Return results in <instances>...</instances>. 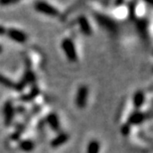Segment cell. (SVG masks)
Returning <instances> with one entry per match:
<instances>
[{
  "instance_id": "obj_3",
  "label": "cell",
  "mask_w": 153,
  "mask_h": 153,
  "mask_svg": "<svg viewBox=\"0 0 153 153\" xmlns=\"http://www.w3.org/2000/svg\"><path fill=\"white\" fill-rule=\"evenodd\" d=\"M34 8L36 11L40 12V13L49 15V16H57L59 15V11L57 10V8H55L53 5L49 4L46 1H37L35 2Z\"/></svg>"
},
{
  "instance_id": "obj_1",
  "label": "cell",
  "mask_w": 153,
  "mask_h": 153,
  "mask_svg": "<svg viewBox=\"0 0 153 153\" xmlns=\"http://www.w3.org/2000/svg\"><path fill=\"white\" fill-rule=\"evenodd\" d=\"M61 47H62L64 53H65L66 57L68 58L69 61L76 62V61L78 60V53H76V46L72 39H70V38L63 39L62 43H61Z\"/></svg>"
},
{
  "instance_id": "obj_16",
  "label": "cell",
  "mask_w": 153,
  "mask_h": 153,
  "mask_svg": "<svg viewBox=\"0 0 153 153\" xmlns=\"http://www.w3.org/2000/svg\"><path fill=\"white\" fill-rule=\"evenodd\" d=\"M38 94H39V88L37 87H35L29 94H27L21 97V100H24V102H30V100H32L33 99H35Z\"/></svg>"
},
{
  "instance_id": "obj_6",
  "label": "cell",
  "mask_w": 153,
  "mask_h": 153,
  "mask_svg": "<svg viewBox=\"0 0 153 153\" xmlns=\"http://www.w3.org/2000/svg\"><path fill=\"white\" fill-rule=\"evenodd\" d=\"M35 81V75L33 74L31 71H27L25 73V75L23 76V78L21 79L20 82H16V87H15V90L18 91H23L24 88H26V85H28L29 84H31Z\"/></svg>"
},
{
  "instance_id": "obj_18",
  "label": "cell",
  "mask_w": 153,
  "mask_h": 153,
  "mask_svg": "<svg viewBox=\"0 0 153 153\" xmlns=\"http://www.w3.org/2000/svg\"><path fill=\"white\" fill-rule=\"evenodd\" d=\"M17 1H4V0H1L0 1V4L1 5H10V4H14L16 3Z\"/></svg>"
},
{
  "instance_id": "obj_17",
  "label": "cell",
  "mask_w": 153,
  "mask_h": 153,
  "mask_svg": "<svg viewBox=\"0 0 153 153\" xmlns=\"http://www.w3.org/2000/svg\"><path fill=\"white\" fill-rule=\"evenodd\" d=\"M120 131H121V133L123 134V135H125V136L128 135L129 132H130V125H128L127 123L123 124V125H122Z\"/></svg>"
},
{
  "instance_id": "obj_8",
  "label": "cell",
  "mask_w": 153,
  "mask_h": 153,
  "mask_svg": "<svg viewBox=\"0 0 153 153\" xmlns=\"http://www.w3.org/2000/svg\"><path fill=\"white\" fill-rule=\"evenodd\" d=\"M144 120H145V114L137 109V111L131 112L130 115L128 116L127 124L130 125V126L131 125H138L141 124Z\"/></svg>"
},
{
  "instance_id": "obj_15",
  "label": "cell",
  "mask_w": 153,
  "mask_h": 153,
  "mask_svg": "<svg viewBox=\"0 0 153 153\" xmlns=\"http://www.w3.org/2000/svg\"><path fill=\"white\" fill-rule=\"evenodd\" d=\"M0 85H4L5 88H13V90H15V87H16V82H14L13 81L9 79L8 78H6L5 76L1 74H0Z\"/></svg>"
},
{
  "instance_id": "obj_19",
  "label": "cell",
  "mask_w": 153,
  "mask_h": 153,
  "mask_svg": "<svg viewBox=\"0 0 153 153\" xmlns=\"http://www.w3.org/2000/svg\"><path fill=\"white\" fill-rule=\"evenodd\" d=\"M1 52H2V47L0 46V53H1Z\"/></svg>"
},
{
  "instance_id": "obj_13",
  "label": "cell",
  "mask_w": 153,
  "mask_h": 153,
  "mask_svg": "<svg viewBox=\"0 0 153 153\" xmlns=\"http://www.w3.org/2000/svg\"><path fill=\"white\" fill-rule=\"evenodd\" d=\"M35 148V143L30 139H24L19 142V149L23 152H31Z\"/></svg>"
},
{
  "instance_id": "obj_11",
  "label": "cell",
  "mask_w": 153,
  "mask_h": 153,
  "mask_svg": "<svg viewBox=\"0 0 153 153\" xmlns=\"http://www.w3.org/2000/svg\"><path fill=\"white\" fill-rule=\"evenodd\" d=\"M69 138H70V136H69L68 133L61 132V133L58 134V135L55 137L53 140H52L51 146H52V147H54V148L60 147V146H62L63 144H65V143L69 140Z\"/></svg>"
},
{
  "instance_id": "obj_2",
  "label": "cell",
  "mask_w": 153,
  "mask_h": 153,
  "mask_svg": "<svg viewBox=\"0 0 153 153\" xmlns=\"http://www.w3.org/2000/svg\"><path fill=\"white\" fill-rule=\"evenodd\" d=\"M96 20L100 23V25L106 29L108 31L111 33H116L118 30L117 24L115 23L114 20H112L111 18L108 17L106 15L102 14H97L96 15Z\"/></svg>"
},
{
  "instance_id": "obj_12",
  "label": "cell",
  "mask_w": 153,
  "mask_h": 153,
  "mask_svg": "<svg viewBox=\"0 0 153 153\" xmlns=\"http://www.w3.org/2000/svg\"><path fill=\"white\" fill-rule=\"evenodd\" d=\"M133 105L135 108H140L141 106L143 105V103L145 102V94L143 93L142 91H135V94H134L133 96Z\"/></svg>"
},
{
  "instance_id": "obj_4",
  "label": "cell",
  "mask_w": 153,
  "mask_h": 153,
  "mask_svg": "<svg viewBox=\"0 0 153 153\" xmlns=\"http://www.w3.org/2000/svg\"><path fill=\"white\" fill-rule=\"evenodd\" d=\"M88 96V87L87 85H81L79 88L78 91H76V105L78 108H85V105H87Z\"/></svg>"
},
{
  "instance_id": "obj_7",
  "label": "cell",
  "mask_w": 153,
  "mask_h": 153,
  "mask_svg": "<svg viewBox=\"0 0 153 153\" xmlns=\"http://www.w3.org/2000/svg\"><path fill=\"white\" fill-rule=\"evenodd\" d=\"M7 35L9 38L16 43H21L22 44V43H25L27 41V35L19 29L11 28L7 30Z\"/></svg>"
},
{
  "instance_id": "obj_10",
  "label": "cell",
  "mask_w": 153,
  "mask_h": 153,
  "mask_svg": "<svg viewBox=\"0 0 153 153\" xmlns=\"http://www.w3.org/2000/svg\"><path fill=\"white\" fill-rule=\"evenodd\" d=\"M46 121L47 123L49 124L52 129L54 131H60V128H61V124H60V119H59V116L57 115V114L55 112H51L47 115L46 117Z\"/></svg>"
},
{
  "instance_id": "obj_5",
  "label": "cell",
  "mask_w": 153,
  "mask_h": 153,
  "mask_svg": "<svg viewBox=\"0 0 153 153\" xmlns=\"http://www.w3.org/2000/svg\"><path fill=\"white\" fill-rule=\"evenodd\" d=\"M3 114H4V123L5 125H10L13 122L15 109L13 106V102L11 100H7L3 106Z\"/></svg>"
},
{
  "instance_id": "obj_9",
  "label": "cell",
  "mask_w": 153,
  "mask_h": 153,
  "mask_svg": "<svg viewBox=\"0 0 153 153\" xmlns=\"http://www.w3.org/2000/svg\"><path fill=\"white\" fill-rule=\"evenodd\" d=\"M78 24L79 26V29H81L82 33L85 36H90L91 35V26L90 22H88V18L85 16H79L78 18Z\"/></svg>"
},
{
  "instance_id": "obj_14",
  "label": "cell",
  "mask_w": 153,
  "mask_h": 153,
  "mask_svg": "<svg viewBox=\"0 0 153 153\" xmlns=\"http://www.w3.org/2000/svg\"><path fill=\"white\" fill-rule=\"evenodd\" d=\"M100 144L97 140H91L88 143L87 146V153H100Z\"/></svg>"
}]
</instances>
